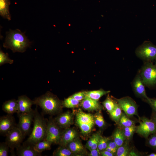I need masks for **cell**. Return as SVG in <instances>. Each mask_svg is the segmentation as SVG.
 Segmentation results:
<instances>
[{
  "label": "cell",
  "mask_w": 156,
  "mask_h": 156,
  "mask_svg": "<svg viewBox=\"0 0 156 156\" xmlns=\"http://www.w3.org/2000/svg\"><path fill=\"white\" fill-rule=\"evenodd\" d=\"M122 109L116 101L115 107L113 110L109 113L112 119L118 124L122 114Z\"/></svg>",
  "instance_id": "obj_28"
},
{
  "label": "cell",
  "mask_w": 156,
  "mask_h": 156,
  "mask_svg": "<svg viewBox=\"0 0 156 156\" xmlns=\"http://www.w3.org/2000/svg\"><path fill=\"white\" fill-rule=\"evenodd\" d=\"M71 25L70 24H69V26H70Z\"/></svg>",
  "instance_id": "obj_47"
},
{
  "label": "cell",
  "mask_w": 156,
  "mask_h": 156,
  "mask_svg": "<svg viewBox=\"0 0 156 156\" xmlns=\"http://www.w3.org/2000/svg\"><path fill=\"white\" fill-rule=\"evenodd\" d=\"M14 62V60L10 59L8 56V53H5L2 50L0 51V66L5 63L12 64Z\"/></svg>",
  "instance_id": "obj_34"
},
{
  "label": "cell",
  "mask_w": 156,
  "mask_h": 156,
  "mask_svg": "<svg viewBox=\"0 0 156 156\" xmlns=\"http://www.w3.org/2000/svg\"><path fill=\"white\" fill-rule=\"evenodd\" d=\"M90 151V152L89 154V156H98L101 155L100 152L97 148L95 149L91 150Z\"/></svg>",
  "instance_id": "obj_43"
},
{
  "label": "cell",
  "mask_w": 156,
  "mask_h": 156,
  "mask_svg": "<svg viewBox=\"0 0 156 156\" xmlns=\"http://www.w3.org/2000/svg\"><path fill=\"white\" fill-rule=\"evenodd\" d=\"M136 55L146 62L156 61V45L151 42L145 41L136 49Z\"/></svg>",
  "instance_id": "obj_5"
},
{
  "label": "cell",
  "mask_w": 156,
  "mask_h": 156,
  "mask_svg": "<svg viewBox=\"0 0 156 156\" xmlns=\"http://www.w3.org/2000/svg\"><path fill=\"white\" fill-rule=\"evenodd\" d=\"M16 155L18 156H40L41 153L37 152L34 148V145L26 141L22 145L16 148Z\"/></svg>",
  "instance_id": "obj_13"
},
{
  "label": "cell",
  "mask_w": 156,
  "mask_h": 156,
  "mask_svg": "<svg viewBox=\"0 0 156 156\" xmlns=\"http://www.w3.org/2000/svg\"><path fill=\"white\" fill-rule=\"evenodd\" d=\"M147 102L149 104L152 109L156 111V98H149Z\"/></svg>",
  "instance_id": "obj_40"
},
{
  "label": "cell",
  "mask_w": 156,
  "mask_h": 156,
  "mask_svg": "<svg viewBox=\"0 0 156 156\" xmlns=\"http://www.w3.org/2000/svg\"><path fill=\"white\" fill-rule=\"evenodd\" d=\"M146 139L147 145L156 151V133L151 135Z\"/></svg>",
  "instance_id": "obj_35"
},
{
  "label": "cell",
  "mask_w": 156,
  "mask_h": 156,
  "mask_svg": "<svg viewBox=\"0 0 156 156\" xmlns=\"http://www.w3.org/2000/svg\"><path fill=\"white\" fill-rule=\"evenodd\" d=\"M33 101L34 104L39 106L44 113L50 115L60 113L63 108L62 102L49 91L35 98Z\"/></svg>",
  "instance_id": "obj_2"
},
{
  "label": "cell",
  "mask_w": 156,
  "mask_h": 156,
  "mask_svg": "<svg viewBox=\"0 0 156 156\" xmlns=\"http://www.w3.org/2000/svg\"><path fill=\"white\" fill-rule=\"evenodd\" d=\"M18 109L17 100L12 99L5 101L2 105V109L8 114H13L17 113Z\"/></svg>",
  "instance_id": "obj_18"
},
{
  "label": "cell",
  "mask_w": 156,
  "mask_h": 156,
  "mask_svg": "<svg viewBox=\"0 0 156 156\" xmlns=\"http://www.w3.org/2000/svg\"><path fill=\"white\" fill-rule=\"evenodd\" d=\"M94 119L95 124L100 128H103L105 125L104 118L99 112L95 114L94 116Z\"/></svg>",
  "instance_id": "obj_33"
},
{
  "label": "cell",
  "mask_w": 156,
  "mask_h": 156,
  "mask_svg": "<svg viewBox=\"0 0 156 156\" xmlns=\"http://www.w3.org/2000/svg\"><path fill=\"white\" fill-rule=\"evenodd\" d=\"M148 156H156V153H151L148 155Z\"/></svg>",
  "instance_id": "obj_46"
},
{
  "label": "cell",
  "mask_w": 156,
  "mask_h": 156,
  "mask_svg": "<svg viewBox=\"0 0 156 156\" xmlns=\"http://www.w3.org/2000/svg\"><path fill=\"white\" fill-rule=\"evenodd\" d=\"M54 119L50 117L48 120L46 140L52 144H59L62 131Z\"/></svg>",
  "instance_id": "obj_8"
},
{
  "label": "cell",
  "mask_w": 156,
  "mask_h": 156,
  "mask_svg": "<svg viewBox=\"0 0 156 156\" xmlns=\"http://www.w3.org/2000/svg\"><path fill=\"white\" fill-rule=\"evenodd\" d=\"M18 106L17 114L28 113L31 110V107L34 104L33 100L25 95L19 96L17 100Z\"/></svg>",
  "instance_id": "obj_14"
},
{
  "label": "cell",
  "mask_w": 156,
  "mask_h": 156,
  "mask_svg": "<svg viewBox=\"0 0 156 156\" xmlns=\"http://www.w3.org/2000/svg\"><path fill=\"white\" fill-rule=\"evenodd\" d=\"M129 145L126 140L124 143L118 148L115 155L117 156H127L129 152Z\"/></svg>",
  "instance_id": "obj_29"
},
{
  "label": "cell",
  "mask_w": 156,
  "mask_h": 156,
  "mask_svg": "<svg viewBox=\"0 0 156 156\" xmlns=\"http://www.w3.org/2000/svg\"><path fill=\"white\" fill-rule=\"evenodd\" d=\"M122 110L129 117L137 116L138 106L136 102L131 97L126 96L119 99L114 98Z\"/></svg>",
  "instance_id": "obj_7"
},
{
  "label": "cell",
  "mask_w": 156,
  "mask_h": 156,
  "mask_svg": "<svg viewBox=\"0 0 156 156\" xmlns=\"http://www.w3.org/2000/svg\"><path fill=\"white\" fill-rule=\"evenodd\" d=\"M101 140L102 142L103 150H105L107 147V143L108 141L109 140V138H108L102 136L101 138Z\"/></svg>",
  "instance_id": "obj_42"
},
{
  "label": "cell",
  "mask_w": 156,
  "mask_h": 156,
  "mask_svg": "<svg viewBox=\"0 0 156 156\" xmlns=\"http://www.w3.org/2000/svg\"><path fill=\"white\" fill-rule=\"evenodd\" d=\"M116 101L112 99L109 95L106 99L102 102L103 105L109 114L114 109Z\"/></svg>",
  "instance_id": "obj_30"
},
{
  "label": "cell",
  "mask_w": 156,
  "mask_h": 156,
  "mask_svg": "<svg viewBox=\"0 0 156 156\" xmlns=\"http://www.w3.org/2000/svg\"><path fill=\"white\" fill-rule=\"evenodd\" d=\"M71 96L75 99L80 101L85 97V92H80L75 93Z\"/></svg>",
  "instance_id": "obj_38"
},
{
  "label": "cell",
  "mask_w": 156,
  "mask_h": 156,
  "mask_svg": "<svg viewBox=\"0 0 156 156\" xmlns=\"http://www.w3.org/2000/svg\"><path fill=\"white\" fill-rule=\"evenodd\" d=\"M77 131L73 128L64 129L62 132L59 144L66 146L68 143L77 138Z\"/></svg>",
  "instance_id": "obj_15"
},
{
  "label": "cell",
  "mask_w": 156,
  "mask_h": 156,
  "mask_svg": "<svg viewBox=\"0 0 156 156\" xmlns=\"http://www.w3.org/2000/svg\"><path fill=\"white\" fill-rule=\"evenodd\" d=\"M76 122L94 124L93 116L90 114L85 113L81 110H79L76 113Z\"/></svg>",
  "instance_id": "obj_20"
},
{
  "label": "cell",
  "mask_w": 156,
  "mask_h": 156,
  "mask_svg": "<svg viewBox=\"0 0 156 156\" xmlns=\"http://www.w3.org/2000/svg\"><path fill=\"white\" fill-rule=\"evenodd\" d=\"M66 146L74 154H81L84 150L83 145L77 138L68 143Z\"/></svg>",
  "instance_id": "obj_19"
},
{
  "label": "cell",
  "mask_w": 156,
  "mask_h": 156,
  "mask_svg": "<svg viewBox=\"0 0 156 156\" xmlns=\"http://www.w3.org/2000/svg\"><path fill=\"white\" fill-rule=\"evenodd\" d=\"M54 119L57 124L62 129L68 127L73 122V116L68 111L60 114Z\"/></svg>",
  "instance_id": "obj_16"
},
{
  "label": "cell",
  "mask_w": 156,
  "mask_h": 156,
  "mask_svg": "<svg viewBox=\"0 0 156 156\" xmlns=\"http://www.w3.org/2000/svg\"><path fill=\"white\" fill-rule=\"evenodd\" d=\"M107 146H108L116 152L118 146L113 140L111 141L110 140L108 142Z\"/></svg>",
  "instance_id": "obj_41"
},
{
  "label": "cell",
  "mask_w": 156,
  "mask_h": 156,
  "mask_svg": "<svg viewBox=\"0 0 156 156\" xmlns=\"http://www.w3.org/2000/svg\"><path fill=\"white\" fill-rule=\"evenodd\" d=\"M6 34L3 47L10 49L13 52H24L30 45L31 42L24 33L18 29H10Z\"/></svg>",
  "instance_id": "obj_1"
},
{
  "label": "cell",
  "mask_w": 156,
  "mask_h": 156,
  "mask_svg": "<svg viewBox=\"0 0 156 156\" xmlns=\"http://www.w3.org/2000/svg\"><path fill=\"white\" fill-rule=\"evenodd\" d=\"M126 140H129L131 139L136 130V126L135 125L132 126L122 128Z\"/></svg>",
  "instance_id": "obj_31"
},
{
  "label": "cell",
  "mask_w": 156,
  "mask_h": 156,
  "mask_svg": "<svg viewBox=\"0 0 156 156\" xmlns=\"http://www.w3.org/2000/svg\"><path fill=\"white\" fill-rule=\"evenodd\" d=\"M84 92L85 97L98 101L100 98L109 93L110 91H105L101 89L98 90Z\"/></svg>",
  "instance_id": "obj_23"
},
{
  "label": "cell",
  "mask_w": 156,
  "mask_h": 156,
  "mask_svg": "<svg viewBox=\"0 0 156 156\" xmlns=\"http://www.w3.org/2000/svg\"><path fill=\"white\" fill-rule=\"evenodd\" d=\"M16 125L13 114H7L0 117V133L1 134L6 136Z\"/></svg>",
  "instance_id": "obj_11"
},
{
  "label": "cell",
  "mask_w": 156,
  "mask_h": 156,
  "mask_svg": "<svg viewBox=\"0 0 156 156\" xmlns=\"http://www.w3.org/2000/svg\"><path fill=\"white\" fill-rule=\"evenodd\" d=\"M79 127L82 133L84 134H87L91 131L94 124L83 123L76 122Z\"/></svg>",
  "instance_id": "obj_32"
},
{
  "label": "cell",
  "mask_w": 156,
  "mask_h": 156,
  "mask_svg": "<svg viewBox=\"0 0 156 156\" xmlns=\"http://www.w3.org/2000/svg\"><path fill=\"white\" fill-rule=\"evenodd\" d=\"M100 134L99 132L94 133L88 140L86 144V146L88 149L92 145L97 137Z\"/></svg>",
  "instance_id": "obj_37"
},
{
  "label": "cell",
  "mask_w": 156,
  "mask_h": 156,
  "mask_svg": "<svg viewBox=\"0 0 156 156\" xmlns=\"http://www.w3.org/2000/svg\"><path fill=\"white\" fill-rule=\"evenodd\" d=\"M151 119L156 124V111L153 109Z\"/></svg>",
  "instance_id": "obj_45"
},
{
  "label": "cell",
  "mask_w": 156,
  "mask_h": 156,
  "mask_svg": "<svg viewBox=\"0 0 156 156\" xmlns=\"http://www.w3.org/2000/svg\"><path fill=\"white\" fill-rule=\"evenodd\" d=\"M5 142L14 153V150L19 146L25 136L16 126L14 127L6 135Z\"/></svg>",
  "instance_id": "obj_9"
},
{
  "label": "cell",
  "mask_w": 156,
  "mask_h": 156,
  "mask_svg": "<svg viewBox=\"0 0 156 156\" xmlns=\"http://www.w3.org/2000/svg\"><path fill=\"white\" fill-rule=\"evenodd\" d=\"M132 85L134 92L136 95L143 98L147 102L149 98L146 95L144 84L142 81L140 73L139 72L135 78Z\"/></svg>",
  "instance_id": "obj_12"
},
{
  "label": "cell",
  "mask_w": 156,
  "mask_h": 156,
  "mask_svg": "<svg viewBox=\"0 0 156 156\" xmlns=\"http://www.w3.org/2000/svg\"><path fill=\"white\" fill-rule=\"evenodd\" d=\"M113 140L118 147L122 145L126 140L123 128L120 127L116 129L112 135Z\"/></svg>",
  "instance_id": "obj_21"
},
{
  "label": "cell",
  "mask_w": 156,
  "mask_h": 156,
  "mask_svg": "<svg viewBox=\"0 0 156 156\" xmlns=\"http://www.w3.org/2000/svg\"><path fill=\"white\" fill-rule=\"evenodd\" d=\"M59 145L53 152V156H70L74 154L66 146Z\"/></svg>",
  "instance_id": "obj_25"
},
{
  "label": "cell",
  "mask_w": 156,
  "mask_h": 156,
  "mask_svg": "<svg viewBox=\"0 0 156 156\" xmlns=\"http://www.w3.org/2000/svg\"><path fill=\"white\" fill-rule=\"evenodd\" d=\"M139 125L135 132L146 139L156 133V124L151 119L143 117L139 118Z\"/></svg>",
  "instance_id": "obj_6"
},
{
  "label": "cell",
  "mask_w": 156,
  "mask_h": 156,
  "mask_svg": "<svg viewBox=\"0 0 156 156\" xmlns=\"http://www.w3.org/2000/svg\"><path fill=\"white\" fill-rule=\"evenodd\" d=\"M10 147L5 142L0 143V156H8L9 151Z\"/></svg>",
  "instance_id": "obj_36"
},
{
  "label": "cell",
  "mask_w": 156,
  "mask_h": 156,
  "mask_svg": "<svg viewBox=\"0 0 156 156\" xmlns=\"http://www.w3.org/2000/svg\"><path fill=\"white\" fill-rule=\"evenodd\" d=\"M34 110L24 113L17 114L19 118L16 126L26 136L29 132L34 115Z\"/></svg>",
  "instance_id": "obj_10"
},
{
  "label": "cell",
  "mask_w": 156,
  "mask_h": 156,
  "mask_svg": "<svg viewBox=\"0 0 156 156\" xmlns=\"http://www.w3.org/2000/svg\"><path fill=\"white\" fill-rule=\"evenodd\" d=\"M10 3V0H0V15L4 18L8 20L11 19L9 10Z\"/></svg>",
  "instance_id": "obj_22"
},
{
  "label": "cell",
  "mask_w": 156,
  "mask_h": 156,
  "mask_svg": "<svg viewBox=\"0 0 156 156\" xmlns=\"http://www.w3.org/2000/svg\"><path fill=\"white\" fill-rule=\"evenodd\" d=\"M80 105L84 109L88 111H100L102 109L98 101L87 97L82 100Z\"/></svg>",
  "instance_id": "obj_17"
},
{
  "label": "cell",
  "mask_w": 156,
  "mask_h": 156,
  "mask_svg": "<svg viewBox=\"0 0 156 156\" xmlns=\"http://www.w3.org/2000/svg\"><path fill=\"white\" fill-rule=\"evenodd\" d=\"M140 75L144 85L152 89L156 88V61L146 62L141 70Z\"/></svg>",
  "instance_id": "obj_4"
},
{
  "label": "cell",
  "mask_w": 156,
  "mask_h": 156,
  "mask_svg": "<svg viewBox=\"0 0 156 156\" xmlns=\"http://www.w3.org/2000/svg\"><path fill=\"white\" fill-rule=\"evenodd\" d=\"M80 102L70 96L62 102V107L69 108L77 107L80 105Z\"/></svg>",
  "instance_id": "obj_26"
},
{
  "label": "cell",
  "mask_w": 156,
  "mask_h": 156,
  "mask_svg": "<svg viewBox=\"0 0 156 156\" xmlns=\"http://www.w3.org/2000/svg\"><path fill=\"white\" fill-rule=\"evenodd\" d=\"M135 122L130 119L125 113H122L118 124L122 128L129 127L135 125Z\"/></svg>",
  "instance_id": "obj_27"
},
{
  "label": "cell",
  "mask_w": 156,
  "mask_h": 156,
  "mask_svg": "<svg viewBox=\"0 0 156 156\" xmlns=\"http://www.w3.org/2000/svg\"><path fill=\"white\" fill-rule=\"evenodd\" d=\"M52 144L51 142L45 139L34 144V148L37 152L41 153L43 151L50 150Z\"/></svg>",
  "instance_id": "obj_24"
},
{
  "label": "cell",
  "mask_w": 156,
  "mask_h": 156,
  "mask_svg": "<svg viewBox=\"0 0 156 156\" xmlns=\"http://www.w3.org/2000/svg\"><path fill=\"white\" fill-rule=\"evenodd\" d=\"M38 106L36 105L34 109V125L31 133L26 140L33 145L45 139L47 135L48 120L39 113Z\"/></svg>",
  "instance_id": "obj_3"
},
{
  "label": "cell",
  "mask_w": 156,
  "mask_h": 156,
  "mask_svg": "<svg viewBox=\"0 0 156 156\" xmlns=\"http://www.w3.org/2000/svg\"><path fill=\"white\" fill-rule=\"evenodd\" d=\"M100 153L101 155L103 156H113L115 155L113 153L106 150L101 151Z\"/></svg>",
  "instance_id": "obj_44"
},
{
  "label": "cell",
  "mask_w": 156,
  "mask_h": 156,
  "mask_svg": "<svg viewBox=\"0 0 156 156\" xmlns=\"http://www.w3.org/2000/svg\"><path fill=\"white\" fill-rule=\"evenodd\" d=\"M102 136L101 134H99L97 137L94 143L93 144L91 147L89 149V150H91L93 149H95L97 148L100 139V138Z\"/></svg>",
  "instance_id": "obj_39"
}]
</instances>
